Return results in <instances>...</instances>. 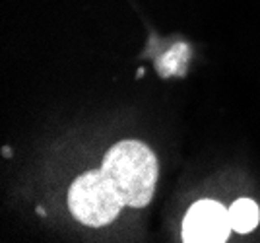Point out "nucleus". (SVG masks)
I'll return each mask as SVG.
<instances>
[{
  "mask_svg": "<svg viewBox=\"0 0 260 243\" xmlns=\"http://www.w3.org/2000/svg\"><path fill=\"white\" fill-rule=\"evenodd\" d=\"M101 169L115 183L124 206L144 208L152 202L159 164L150 146L140 140H120L107 150Z\"/></svg>",
  "mask_w": 260,
  "mask_h": 243,
  "instance_id": "f257e3e1",
  "label": "nucleus"
},
{
  "mask_svg": "<svg viewBox=\"0 0 260 243\" xmlns=\"http://www.w3.org/2000/svg\"><path fill=\"white\" fill-rule=\"evenodd\" d=\"M122 206L124 202L115 183L103 173L101 167L78 175L68 191V208L84 226H107L119 216Z\"/></svg>",
  "mask_w": 260,
  "mask_h": 243,
  "instance_id": "f03ea898",
  "label": "nucleus"
},
{
  "mask_svg": "<svg viewBox=\"0 0 260 243\" xmlns=\"http://www.w3.org/2000/svg\"><path fill=\"white\" fill-rule=\"evenodd\" d=\"M233 232L229 222V210L212 199L194 202L183 220L184 243H223Z\"/></svg>",
  "mask_w": 260,
  "mask_h": 243,
  "instance_id": "7ed1b4c3",
  "label": "nucleus"
},
{
  "mask_svg": "<svg viewBox=\"0 0 260 243\" xmlns=\"http://www.w3.org/2000/svg\"><path fill=\"white\" fill-rule=\"evenodd\" d=\"M229 222L233 232L250 233L260 222V208L252 199H237L229 206Z\"/></svg>",
  "mask_w": 260,
  "mask_h": 243,
  "instance_id": "20e7f679",
  "label": "nucleus"
},
{
  "mask_svg": "<svg viewBox=\"0 0 260 243\" xmlns=\"http://www.w3.org/2000/svg\"><path fill=\"white\" fill-rule=\"evenodd\" d=\"M188 58V47L184 43H177L167 51L165 55L157 60V72L165 76H173V74H184V63Z\"/></svg>",
  "mask_w": 260,
  "mask_h": 243,
  "instance_id": "39448f33",
  "label": "nucleus"
},
{
  "mask_svg": "<svg viewBox=\"0 0 260 243\" xmlns=\"http://www.w3.org/2000/svg\"><path fill=\"white\" fill-rule=\"evenodd\" d=\"M2 156L10 158V156H12V150H10V148H6V146H4V148H2Z\"/></svg>",
  "mask_w": 260,
  "mask_h": 243,
  "instance_id": "423d86ee",
  "label": "nucleus"
},
{
  "mask_svg": "<svg viewBox=\"0 0 260 243\" xmlns=\"http://www.w3.org/2000/svg\"><path fill=\"white\" fill-rule=\"evenodd\" d=\"M37 214H39V216H45V208H43V206H37Z\"/></svg>",
  "mask_w": 260,
  "mask_h": 243,
  "instance_id": "0eeeda50",
  "label": "nucleus"
}]
</instances>
